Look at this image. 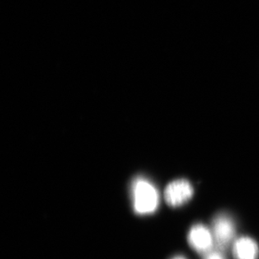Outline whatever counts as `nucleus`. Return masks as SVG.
I'll list each match as a JSON object with an SVG mask.
<instances>
[{"instance_id": "1", "label": "nucleus", "mask_w": 259, "mask_h": 259, "mask_svg": "<svg viewBox=\"0 0 259 259\" xmlns=\"http://www.w3.org/2000/svg\"><path fill=\"white\" fill-rule=\"evenodd\" d=\"M133 207L140 215L154 212L159 207V194L154 184L144 177H137L131 185Z\"/></svg>"}, {"instance_id": "2", "label": "nucleus", "mask_w": 259, "mask_h": 259, "mask_svg": "<svg viewBox=\"0 0 259 259\" xmlns=\"http://www.w3.org/2000/svg\"><path fill=\"white\" fill-rule=\"evenodd\" d=\"M211 232L215 248L225 251L235 241L236 227L234 220L228 213L221 212L215 215L211 223Z\"/></svg>"}, {"instance_id": "3", "label": "nucleus", "mask_w": 259, "mask_h": 259, "mask_svg": "<svg viewBox=\"0 0 259 259\" xmlns=\"http://www.w3.org/2000/svg\"><path fill=\"white\" fill-rule=\"evenodd\" d=\"M193 195V186L185 179L171 181L168 184L164 192L165 202L171 207L183 205L192 198Z\"/></svg>"}, {"instance_id": "4", "label": "nucleus", "mask_w": 259, "mask_h": 259, "mask_svg": "<svg viewBox=\"0 0 259 259\" xmlns=\"http://www.w3.org/2000/svg\"><path fill=\"white\" fill-rule=\"evenodd\" d=\"M187 241L194 251L202 255L213 249V246L215 245L211 230L203 224H196L191 227Z\"/></svg>"}, {"instance_id": "5", "label": "nucleus", "mask_w": 259, "mask_h": 259, "mask_svg": "<svg viewBox=\"0 0 259 259\" xmlns=\"http://www.w3.org/2000/svg\"><path fill=\"white\" fill-rule=\"evenodd\" d=\"M232 256L234 259H257L259 247L257 242L249 237H241L232 243Z\"/></svg>"}, {"instance_id": "6", "label": "nucleus", "mask_w": 259, "mask_h": 259, "mask_svg": "<svg viewBox=\"0 0 259 259\" xmlns=\"http://www.w3.org/2000/svg\"><path fill=\"white\" fill-rule=\"evenodd\" d=\"M203 259H227L225 255L223 254V251L218 249V248H213L209 252H206L203 255Z\"/></svg>"}, {"instance_id": "7", "label": "nucleus", "mask_w": 259, "mask_h": 259, "mask_svg": "<svg viewBox=\"0 0 259 259\" xmlns=\"http://www.w3.org/2000/svg\"><path fill=\"white\" fill-rule=\"evenodd\" d=\"M171 259H186L183 256H176V257H174L173 258Z\"/></svg>"}]
</instances>
